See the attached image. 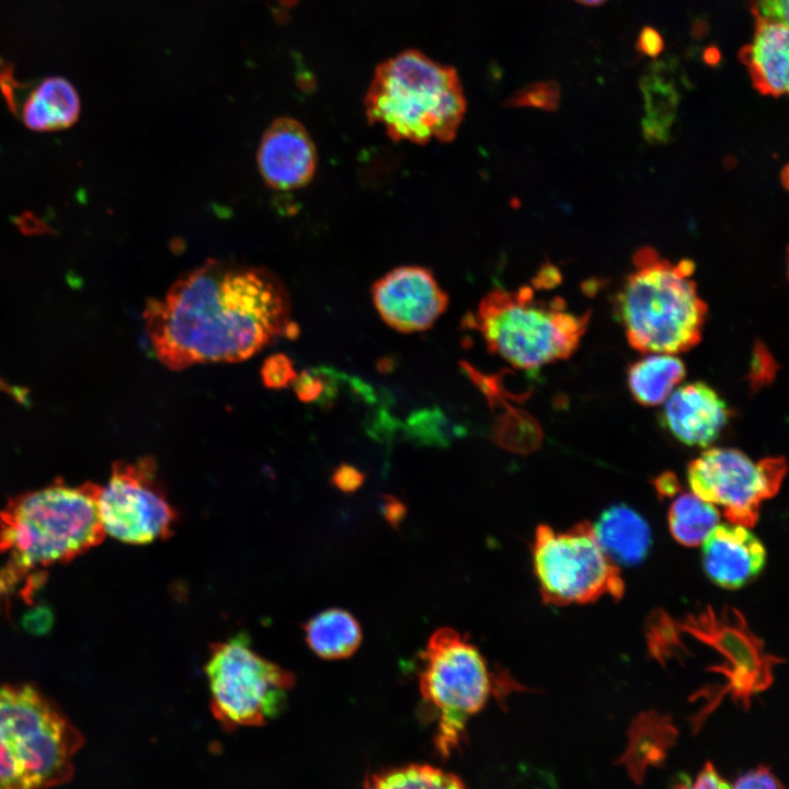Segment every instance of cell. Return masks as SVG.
<instances>
[{"label":"cell","instance_id":"cell-1","mask_svg":"<svg viewBox=\"0 0 789 789\" xmlns=\"http://www.w3.org/2000/svg\"><path fill=\"white\" fill-rule=\"evenodd\" d=\"M156 358L171 370L238 363L278 339H296L285 284L264 266L209 259L181 274L144 309Z\"/></svg>","mask_w":789,"mask_h":789},{"label":"cell","instance_id":"cell-2","mask_svg":"<svg viewBox=\"0 0 789 789\" xmlns=\"http://www.w3.org/2000/svg\"><path fill=\"white\" fill-rule=\"evenodd\" d=\"M101 485L53 483L10 499L0 511V552L8 563L0 580L12 587L27 571L71 561L106 536Z\"/></svg>","mask_w":789,"mask_h":789},{"label":"cell","instance_id":"cell-3","mask_svg":"<svg viewBox=\"0 0 789 789\" xmlns=\"http://www.w3.org/2000/svg\"><path fill=\"white\" fill-rule=\"evenodd\" d=\"M365 110L369 123L382 125L396 141L447 142L464 119L466 100L454 68L410 49L376 68Z\"/></svg>","mask_w":789,"mask_h":789},{"label":"cell","instance_id":"cell-4","mask_svg":"<svg viewBox=\"0 0 789 789\" xmlns=\"http://www.w3.org/2000/svg\"><path fill=\"white\" fill-rule=\"evenodd\" d=\"M633 270L617 298L629 344L641 352L676 354L699 343L707 305L694 282V263H676L650 247L632 256Z\"/></svg>","mask_w":789,"mask_h":789},{"label":"cell","instance_id":"cell-5","mask_svg":"<svg viewBox=\"0 0 789 789\" xmlns=\"http://www.w3.org/2000/svg\"><path fill=\"white\" fill-rule=\"evenodd\" d=\"M82 736L39 690L0 687V789L61 785L73 774Z\"/></svg>","mask_w":789,"mask_h":789},{"label":"cell","instance_id":"cell-6","mask_svg":"<svg viewBox=\"0 0 789 789\" xmlns=\"http://www.w3.org/2000/svg\"><path fill=\"white\" fill-rule=\"evenodd\" d=\"M590 312L567 310L560 297L537 298L534 288H493L480 300L467 327L478 331L488 350L515 368L536 369L569 358L586 331Z\"/></svg>","mask_w":789,"mask_h":789},{"label":"cell","instance_id":"cell-7","mask_svg":"<svg viewBox=\"0 0 789 789\" xmlns=\"http://www.w3.org/2000/svg\"><path fill=\"white\" fill-rule=\"evenodd\" d=\"M421 660V696L438 712L435 747L448 757L464 741L469 718L493 694L494 675L479 649L449 627L431 634Z\"/></svg>","mask_w":789,"mask_h":789},{"label":"cell","instance_id":"cell-8","mask_svg":"<svg viewBox=\"0 0 789 789\" xmlns=\"http://www.w3.org/2000/svg\"><path fill=\"white\" fill-rule=\"evenodd\" d=\"M205 674L211 711L228 729L274 719L294 685L293 675L258 654L243 632L211 647Z\"/></svg>","mask_w":789,"mask_h":789},{"label":"cell","instance_id":"cell-9","mask_svg":"<svg viewBox=\"0 0 789 789\" xmlns=\"http://www.w3.org/2000/svg\"><path fill=\"white\" fill-rule=\"evenodd\" d=\"M531 552L540 595L547 605L586 604L605 595L618 599L624 594L620 570L605 554L587 521L564 531L539 525Z\"/></svg>","mask_w":789,"mask_h":789},{"label":"cell","instance_id":"cell-10","mask_svg":"<svg viewBox=\"0 0 789 789\" xmlns=\"http://www.w3.org/2000/svg\"><path fill=\"white\" fill-rule=\"evenodd\" d=\"M99 512L106 535L133 545L170 537L178 522L152 456L113 464L101 485Z\"/></svg>","mask_w":789,"mask_h":789},{"label":"cell","instance_id":"cell-11","mask_svg":"<svg viewBox=\"0 0 789 789\" xmlns=\"http://www.w3.org/2000/svg\"><path fill=\"white\" fill-rule=\"evenodd\" d=\"M786 472L784 457L753 461L734 448H709L689 462L687 480L693 493L719 506L730 523L753 527L762 503L777 494Z\"/></svg>","mask_w":789,"mask_h":789},{"label":"cell","instance_id":"cell-12","mask_svg":"<svg viewBox=\"0 0 789 789\" xmlns=\"http://www.w3.org/2000/svg\"><path fill=\"white\" fill-rule=\"evenodd\" d=\"M371 297L381 319L404 333L431 328L448 305V296L433 273L418 265L385 274L374 283Z\"/></svg>","mask_w":789,"mask_h":789},{"label":"cell","instance_id":"cell-13","mask_svg":"<svg viewBox=\"0 0 789 789\" xmlns=\"http://www.w3.org/2000/svg\"><path fill=\"white\" fill-rule=\"evenodd\" d=\"M256 162L267 186L276 191H291L311 182L317 170L318 155L302 124L290 117H281L264 132Z\"/></svg>","mask_w":789,"mask_h":789},{"label":"cell","instance_id":"cell-14","mask_svg":"<svg viewBox=\"0 0 789 789\" xmlns=\"http://www.w3.org/2000/svg\"><path fill=\"white\" fill-rule=\"evenodd\" d=\"M702 544L705 572L720 587L740 588L765 567L766 549L748 527L717 524Z\"/></svg>","mask_w":789,"mask_h":789},{"label":"cell","instance_id":"cell-15","mask_svg":"<svg viewBox=\"0 0 789 789\" xmlns=\"http://www.w3.org/2000/svg\"><path fill=\"white\" fill-rule=\"evenodd\" d=\"M666 399L662 422L675 438L688 446H709L731 414L725 401L702 381L678 387Z\"/></svg>","mask_w":789,"mask_h":789},{"label":"cell","instance_id":"cell-16","mask_svg":"<svg viewBox=\"0 0 789 789\" xmlns=\"http://www.w3.org/2000/svg\"><path fill=\"white\" fill-rule=\"evenodd\" d=\"M0 90L5 99H15L9 107L24 125L35 132H55L72 126L80 115V99L73 85L60 77L46 78L25 93L14 88L11 71L0 67Z\"/></svg>","mask_w":789,"mask_h":789},{"label":"cell","instance_id":"cell-17","mask_svg":"<svg viewBox=\"0 0 789 789\" xmlns=\"http://www.w3.org/2000/svg\"><path fill=\"white\" fill-rule=\"evenodd\" d=\"M788 24L755 19L753 41L739 52L754 88L763 95L788 91Z\"/></svg>","mask_w":789,"mask_h":789},{"label":"cell","instance_id":"cell-18","mask_svg":"<svg viewBox=\"0 0 789 789\" xmlns=\"http://www.w3.org/2000/svg\"><path fill=\"white\" fill-rule=\"evenodd\" d=\"M593 527L601 548L614 563L633 565L647 557L651 546L650 527L632 508L611 506Z\"/></svg>","mask_w":789,"mask_h":789},{"label":"cell","instance_id":"cell-19","mask_svg":"<svg viewBox=\"0 0 789 789\" xmlns=\"http://www.w3.org/2000/svg\"><path fill=\"white\" fill-rule=\"evenodd\" d=\"M309 648L328 660L351 656L359 647L362 630L352 614L330 608L312 617L305 626Z\"/></svg>","mask_w":789,"mask_h":789},{"label":"cell","instance_id":"cell-20","mask_svg":"<svg viewBox=\"0 0 789 789\" xmlns=\"http://www.w3.org/2000/svg\"><path fill=\"white\" fill-rule=\"evenodd\" d=\"M685 365L675 354L655 353L633 363L627 382L634 400L643 405H658L685 377Z\"/></svg>","mask_w":789,"mask_h":789},{"label":"cell","instance_id":"cell-21","mask_svg":"<svg viewBox=\"0 0 789 789\" xmlns=\"http://www.w3.org/2000/svg\"><path fill=\"white\" fill-rule=\"evenodd\" d=\"M720 512L694 493H682L671 504L667 521L673 538L681 545H700L718 524Z\"/></svg>","mask_w":789,"mask_h":789},{"label":"cell","instance_id":"cell-22","mask_svg":"<svg viewBox=\"0 0 789 789\" xmlns=\"http://www.w3.org/2000/svg\"><path fill=\"white\" fill-rule=\"evenodd\" d=\"M366 787L389 788H464V781L451 773L431 765L411 764L371 775Z\"/></svg>","mask_w":789,"mask_h":789},{"label":"cell","instance_id":"cell-23","mask_svg":"<svg viewBox=\"0 0 789 789\" xmlns=\"http://www.w3.org/2000/svg\"><path fill=\"white\" fill-rule=\"evenodd\" d=\"M643 84L645 94L647 117L643 119V132L649 140H666L674 119L675 92L661 80L648 78Z\"/></svg>","mask_w":789,"mask_h":789},{"label":"cell","instance_id":"cell-24","mask_svg":"<svg viewBox=\"0 0 789 789\" xmlns=\"http://www.w3.org/2000/svg\"><path fill=\"white\" fill-rule=\"evenodd\" d=\"M332 370L328 368L306 369L297 374L291 386L297 398L304 403H323L332 397Z\"/></svg>","mask_w":789,"mask_h":789},{"label":"cell","instance_id":"cell-25","mask_svg":"<svg viewBox=\"0 0 789 789\" xmlns=\"http://www.w3.org/2000/svg\"><path fill=\"white\" fill-rule=\"evenodd\" d=\"M560 88L553 81L537 82L518 90L507 103L511 106L538 107L552 111L558 107Z\"/></svg>","mask_w":789,"mask_h":789},{"label":"cell","instance_id":"cell-26","mask_svg":"<svg viewBox=\"0 0 789 789\" xmlns=\"http://www.w3.org/2000/svg\"><path fill=\"white\" fill-rule=\"evenodd\" d=\"M260 373L263 385L274 390L290 386L298 374L293 361L282 353L268 356L263 362Z\"/></svg>","mask_w":789,"mask_h":789},{"label":"cell","instance_id":"cell-27","mask_svg":"<svg viewBox=\"0 0 789 789\" xmlns=\"http://www.w3.org/2000/svg\"><path fill=\"white\" fill-rule=\"evenodd\" d=\"M789 0H752L751 9L755 19L788 24Z\"/></svg>","mask_w":789,"mask_h":789},{"label":"cell","instance_id":"cell-28","mask_svg":"<svg viewBox=\"0 0 789 789\" xmlns=\"http://www.w3.org/2000/svg\"><path fill=\"white\" fill-rule=\"evenodd\" d=\"M734 788H780L784 785L766 766H758L740 776Z\"/></svg>","mask_w":789,"mask_h":789},{"label":"cell","instance_id":"cell-29","mask_svg":"<svg viewBox=\"0 0 789 789\" xmlns=\"http://www.w3.org/2000/svg\"><path fill=\"white\" fill-rule=\"evenodd\" d=\"M364 481V476L359 470L350 465H341L335 469L332 476L333 484L344 492H352L359 488Z\"/></svg>","mask_w":789,"mask_h":789},{"label":"cell","instance_id":"cell-30","mask_svg":"<svg viewBox=\"0 0 789 789\" xmlns=\"http://www.w3.org/2000/svg\"><path fill=\"white\" fill-rule=\"evenodd\" d=\"M773 364L774 361L768 350L762 343H756L751 371L753 385L756 384L762 377L764 381L765 379L773 376Z\"/></svg>","mask_w":789,"mask_h":789},{"label":"cell","instance_id":"cell-31","mask_svg":"<svg viewBox=\"0 0 789 789\" xmlns=\"http://www.w3.org/2000/svg\"><path fill=\"white\" fill-rule=\"evenodd\" d=\"M637 47L640 53L655 57L663 50L664 42L656 30L647 26L639 34Z\"/></svg>","mask_w":789,"mask_h":789},{"label":"cell","instance_id":"cell-32","mask_svg":"<svg viewBox=\"0 0 789 789\" xmlns=\"http://www.w3.org/2000/svg\"><path fill=\"white\" fill-rule=\"evenodd\" d=\"M694 788H730L731 785L722 778L711 763H707L697 776Z\"/></svg>","mask_w":789,"mask_h":789},{"label":"cell","instance_id":"cell-33","mask_svg":"<svg viewBox=\"0 0 789 789\" xmlns=\"http://www.w3.org/2000/svg\"><path fill=\"white\" fill-rule=\"evenodd\" d=\"M654 485L661 496H672L679 489L678 481L673 473H663L656 478Z\"/></svg>","mask_w":789,"mask_h":789},{"label":"cell","instance_id":"cell-34","mask_svg":"<svg viewBox=\"0 0 789 789\" xmlns=\"http://www.w3.org/2000/svg\"><path fill=\"white\" fill-rule=\"evenodd\" d=\"M0 392H3L5 395L12 397L13 399H15L16 401H19L21 403L26 402V398H27L26 389H24L22 387H16L14 385H10L1 377H0Z\"/></svg>","mask_w":789,"mask_h":789},{"label":"cell","instance_id":"cell-35","mask_svg":"<svg viewBox=\"0 0 789 789\" xmlns=\"http://www.w3.org/2000/svg\"><path fill=\"white\" fill-rule=\"evenodd\" d=\"M575 1H578L582 4H585V5H598V4L604 3L607 0H575Z\"/></svg>","mask_w":789,"mask_h":789},{"label":"cell","instance_id":"cell-36","mask_svg":"<svg viewBox=\"0 0 789 789\" xmlns=\"http://www.w3.org/2000/svg\"><path fill=\"white\" fill-rule=\"evenodd\" d=\"M283 3L290 5L291 3L296 2V0H281Z\"/></svg>","mask_w":789,"mask_h":789},{"label":"cell","instance_id":"cell-37","mask_svg":"<svg viewBox=\"0 0 789 789\" xmlns=\"http://www.w3.org/2000/svg\"><path fill=\"white\" fill-rule=\"evenodd\" d=\"M5 592L7 590L0 585V599Z\"/></svg>","mask_w":789,"mask_h":789}]
</instances>
